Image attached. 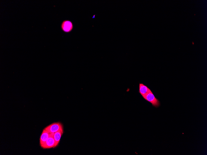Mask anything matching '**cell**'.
<instances>
[{"instance_id": "2", "label": "cell", "mask_w": 207, "mask_h": 155, "mask_svg": "<svg viewBox=\"0 0 207 155\" xmlns=\"http://www.w3.org/2000/svg\"><path fill=\"white\" fill-rule=\"evenodd\" d=\"M44 129L50 133H55L60 130H63L62 125L60 122L51 124L46 127Z\"/></svg>"}, {"instance_id": "7", "label": "cell", "mask_w": 207, "mask_h": 155, "mask_svg": "<svg viewBox=\"0 0 207 155\" xmlns=\"http://www.w3.org/2000/svg\"><path fill=\"white\" fill-rule=\"evenodd\" d=\"M63 133V130H61L54 133V137L55 141V147H56L59 143Z\"/></svg>"}, {"instance_id": "6", "label": "cell", "mask_w": 207, "mask_h": 155, "mask_svg": "<svg viewBox=\"0 0 207 155\" xmlns=\"http://www.w3.org/2000/svg\"><path fill=\"white\" fill-rule=\"evenodd\" d=\"M151 91V90L147 86L143 83L139 84V93L143 97L145 96Z\"/></svg>"}, {"instance_id": "5", "label": "cell", "mask_w": 207, "mask_h": 155, "mask_svg": "<svg viewBox=\"0 0 207 155\" xmlns=\"http://www.w3.org/2000/svg\"><path fill=\"white\" fill-rule=\"evenodd\" d=\"M50 133L44 129L41 134L40 139V146L44 145L48 139Z\"/></svg>"}, {"instance_id": "3", "label": "cell", "mask_w": 207, "mask_h": 155, "mask_svg": "<svg viewBox=\"0 0 207 155\" xmlns=\"http://www.w3.org/2000/svg\"><path fill=\"white\" fill-rule=\"evenodd\" d=\"M54 135V133H50L48 139L46 143L41 146L42 148L44 149H48L55 147V141Z\"/></svg>"}, {"instance_id": "1", "label": "cell", "mask_w": 207, "mask_h": 155, "mask_svg": "<svg viewBox=\"0 0 207 155\" xmlns=\"http://www.w3.org/2000/svg\"><path fill=\"white\" fill-rule=\"evenodd\" d=\"M143 98L146 101L151 103L153 107L157 108L160 105V101L155 97L151 91Z\"/></svg>"}, {"instance_id": "8", "label": "cell", "mask_w": 207, "mask_h": 155, "mask_svg": "<svg viewBox=\"0 0 207 155\" xmlns=\"http://www.w3.org/2000/svg\"><path fill=\"white\" fill-rule=\"evenodd\" d=\"M95 15H94L93 16V19L94 18H95Z\"/></svg>"}, {"instance_id": "4", "label": "cell", "mask_w": 207, "mask_h": 155, "mask_svg": "<svg viewBox=\"0 0 207 155\" xmlns=\"http://www.w3.org/2000/svg\"><path fill=\"white\" fill-rule=\"evenodd\" d=\"M61 28L62 30L64 32L70 33L73 29V25L72 22L70 21L65 20L62 22Z\"/></svg>"}]
</instances>
